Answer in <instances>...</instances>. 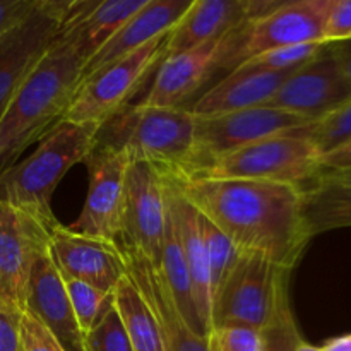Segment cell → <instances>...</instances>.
Wrapping results in <instances>:
<instances>
[{
  "instance_id": "obj_1",
  "label": "cell",
  "mask_w": 351,
  "mask_h": 351,
  "mask_svg": "<svg viewBox=\"0 0 351 351\" xmlns=\"http://www.w3.org/2000/svg\"><path fill=\"white\" fill-rule=\"evenodd\" d=\"M165 173L173 178L185 199L240 250L261 252L274 264L291 271L312 240L302 215L304 191L300 187Z\"/></svg>"
},
{
  "instance_id": "obj_2",
  "label": "cell",
  "mask_w": 351,
  "mask_h": 351,
  "mask_svg": "<svg viewBox=\"0 0 351 351\" xmlns=\"http://www.w3.org/2000/svg\"><path fill=\"white\" fill-rule=\"evenodd\" d=\"M86 60L58 33L0 117V171L16 165L64 120L82 79Z\"/></svg>"
},
{
  "instance_id": "obj_3",
  "label": "cell",
  "mask_w": 351,
  "mask_h": 351,
  "mask_svg": "<svg viewBox=\"0 0 351 351\" xmlns=\"http://www.w3.org/2000/svg\"><path fill=\"white\" fill-rule=\"evenodd\" d=\"M194 127L195 115L184 106L130 103L96 130L93 149L122 153L129 163L144 161L163 171H178L191 158Z\"/></svg>"
},
{
  "instance_id": "obj_4",
  "label": "cell",
  "mask_w": 351,
  "mask_h": 351,
  "mask_svg": "<svg viewBox=\"0 0 351 351\" xmlns=\"http://www.w3.org/2000/svg\"><path fill=\"white\" fill-rule=\"evenodd\" d=\"M96 127L62 120L43 139L36 151L0 171V202L43 219L57 223L50 199L74 165L81 163L95 146Z\"/></svg>"
},
{
  "instance_id": "obj_5",
  "label": "cell",
  "mask_w": 351,
  "mask_h": 351,
  "mask_svg": "<svg viewBox=\"0 0 351 351\" xmlns=\"http://www.w3.org/2000/svg\"><path fill=\"white\" fill-rule=\"evenodd\" d=\"M321 158L315 144L298 127L264 137L257 143L216 158L195 173L180 177L240 178L305 189L322 175Z\"/></svg>"
},
{
  "instance_id": "obj_6",
  "label": "cell",
  "mask_w": 351,
  "mask_h": 351,
  "mask_svg": "<svg viewBox=\"0 0 351 351\" xmlns=\"http://www.w3.org/2000/svg\"><path fill=\"white\" fill-rule=\"evenodd\" d=\"M290 271L267 256L242 250L235 266L213 295L211 326H247L263 331L276 319L288 297Z\"/></svg>"
},
{
  "instance_id": "obj_7",
  "label": "cell",
  "mask_w": 351,
  "mask_h": 351,
  "mask_svg": "<svg viewBox=\"0 0 351 351\" xmlns=\"http://www.w3.org/2000/svg\"><path fill=\"white\" fill-rule=\"evenodd\" d=\"M331 0H291L276 10L247 21L221 38L216 72L230 74L249 58L295 45L324 43V23Z\"/></svg>"
},
{
  "instance_id": "obj_8",
  "label": "cell",
  "mask_w": 351,
  "mask_h": 351,
  "mask_svg": "<svg viewBox=\"0 0 351 351\" xmlns=\"http://www.w3.org/2000/svg\"><path fill=\"white\" fill-rule=\"evenodd\" d=\"M167 41L168 33L161 34L139 50L82 77L64 120L99 129L106 120L130 105V99L143 88L147 75L154 67H160L167 55Z\"/></svg>"
},
{
  "instance_id": "obj_9",
  "label": "cell",
  "mask_w": 351,
  "mask_h": 351,
  "mask_svg": "<svg viewBox=\"0 0 351 351\" xmlns=\"http://www.w3.org/2000/svg\"><path fill=\"white\" fill-rule=\"evenodd\" d=\"M307 123L308 120L304 117L267 105L219 115L195 117L191 158L182 170L171 173L192 175L208 167L216 158Z\"/></svg>"
},
{
  "instance_id": "obj_10",
  "label": "cell",
  "mask_w": 351,
  "mask_h": 351,
  "mask_svg": "<svg viewBox=\"0 0 351 351\" xmlns=\"http://www.w3.org/2000/svg\"><path fill=\"white\" fill-rule=\"evenodd\" d=\"M168 225L163 173L144 161L129 163L125 171L122 228L119 247L139 254L153 267H160Z\"/></svg>"
},
{
  "instance_id": "obj_11",
  "label": "cell",
  "mask_w": 351,
  "mask_h": 351,
  "mask_svg": "<svg viewBox=\"0 0 351 351\" xmlns=\"http://www.w3.org/2000/svg\"><path fill=\"white\" fill-rule=\"evenodd\" d=\"M69 2L38 0L26 17L0 36V117L60 33Z\"/></svg>"
},
{
  "instance_id": "obj_12",
  "label": "cell",
  "mask_w": 351,
  "mask_h": 351,
  "mask_svg": "<svg viewBox=\"0 0 351 351\" xmlns=\"http://www.w3.org/2000/svg\"><path fill=\"white\" fill-rule=\"evenodd\" d=\"M48 252L64 281H82L113 293L127 276V261L119 243L82 235L60 223L50 228Z\"/></svg>"
},
{
  "instance_id": "obj_13",
  "label": "cell",
  "mask_w": 351,
  "mask_h": 351,
  "mask_svg": "<svg viewBox=\"0 0 351 351\" xmlns=\"http://www.w3.org/2000/svg\"><path fill=\"white\" fill-rule=\"evenodd\" d=\"M53 225L0 202V302L24 312L31 267L48 250Z\"/></svg>"
},
{
  "instance_id": "obj_14",
  "label": "cell",
  "mask_w": 351,
  "mask_h": 351,
  "mask_svg": "<svg viewBox=\"0 0 351 351\" xmlns=\"http://www.w3.org/2000/svg\"><path fill=\"white\" fill-rule=\"evenodd\" d=\"M84 161L89 175L88 197L79 218L69 228L82 235L119 242L129 160L122 153L93 149Z\"/></svg>"
},
{
  "instance_id": "obj_15",
  "label": "cell",
  "mask_w": 351,
  "mask_h": 351,
  "mask_svg": "<svg viewBox=\"0 0 351 351\" xmlns=\"http://www.w3.org/2000/svg\"><path fill=\"white\" fill-rule=\"evenodd\" d=\"M350 99L351 89L326 45L317 57L298 67L285 81L267 106L295 113L308 122H314L335 112Z\"/></svg>"
},
{
  "instance_id": "obj_16",
  "label": "cell",
  "mask_w": 351,
  "mask_h": 351,
  "mask_svg": "<svg viewBox=\"0 0 351 351\" xmlns=\"http://www.w3.org/2000/svg\"><path fill=\"white\" fill-rule=\"evenodd\" d=\"M281 3L276 0H192L187 12L168 33L165 57L221 40L235 27L273 12Z\"/></svg>"
},
{
  "instance_id": "obj_17",
  "label": "cell",
  "mask_w": 351,
  "mask_h": 351,
  "mask_svg": "<svg viewBox=\"0 0 351 351\" xmlns=\"http://www.w3.org/2000/svg\"><path fill=\"white\" fill-rule=\"evenodd\" d=\"M24 312L41 322L65 351H84V332L75 321L65 281L48 250L36 257L24 295Z\"/></svg>"
},
{
  "instance_id": "obj_18",
  "label": "cell",
  "mask_w": 351,
  "mask_h": 351,
  "mask_svg": "<svg viewBox=\"0 0 351 351\" xmlns=\"http://www.w3.org/2000/svg\"><path fill=\"white\" fill-rule=\"evenodd\" d=\"M219 41L195 47L192 50L168 55L160 64L151 89L141 105L160 108H182L199 89L216 74V53Z\"/></svg>"
},
{
  "instance_id": "obj_19",
  "label": "cell",
  "mask_w": 351,
  "mask_h": 351,
  "mask_svg": "<svg viewBox=\"0 0 351 351\" xmlns=\"http://www.w3.org/2000/svg\"><path fill=\"white\" fill-rule=\"evenodd\" d=\"M161 173H163L165 192H167L168 215H170V221L173 225L178 243H180L185 264H187L199 315H201V321L204 322L209 335H211V267H209L208 252H206L204 242H202L201 232H199V213L185 199L173 178L165 171H161Z\"/></svg>"
},
{
  "instance_id": "obj_20",
  "label": "cell",
  "mask_w": 351,
  "mask_h": 351,
  "mask_svg": "<svg viewBox=\"0 0 351 351\" xmlns=\"http://www.w3.org/2000/svg\"><path fill=\"white\" fill-rule=\"evenodd\" d=\"M147 0H75L69 2L60 24V34L72 41L86 62L98 53L106 41L139 12Z\"/></svg>"
},
{
  "instance_id": "obj_21",
  "label": "cell",
  "mask_w": 351,
  "mask_h": 351,
  "mask_svg": "<svg viewBox=\"0 0 351 351\" xmlns=\"http://www.w3.org/2000/svg\"><path fill=\"white\" fill-rule=\"evenodd\" d=\"M191 3L192 0H147L146 5L134 14L106 41L105 47L86 62L82 77L139 50L154 38L170 33L171 27L187 12Z\"/></svg>"
},
{
  "instance_id": "obj_22",
  "label": "cell",
  "mask_w": 351,
  "mask_h": 351,
  "mask_svg": "<svg viewBox=\"0 0 351 351\" xmlns=\"http://www.w3.org/2000/svg\"><path fill=\"white\" fill-rule=\"evenodd\" d=\"M293 72H269L239 65L218 84L209 88L189 110L195 117H209L264 106Z\"/></svg>"
},
{
  "instance_id": "obj_23",
  "label": "cell",
  "mask_w": 351,
  "mask_h": 351,
  "mask_svg": "<svg viewBox=\"0 0 351 351\" xmlns=\"http://www.w3.org/2000/svg\"><path fill=\"white\" fill-rule=\"evenodd\" d=\"M122 252L127 261V274L144 295L160 322L165 351H211L209 339L192 332L189 326L182 321L173 300L161 280L160 271L151 266L149 261L144 259L139 254L123 249Z\"/></svg>"
},
{
  "instance_id": "obj_24",
  "label": "cell",
  "mask_w": 351,
  "mask_h": 351,
  "mask_svg": "<svg viewBox=\"0 0 351 351\" xmlns=\"http://www.w3.org/2000/svg\"><path fill=\"white\" fill-rule=\"evenodd\" d=\"M302 215L308 235L351 226V184L335 175L322 173L314 184L302 189Z\"/></svg>"
},
{
  "instance_id": "obj_25",
  "label": "cell",
  "mask_w": 351,
  "mask_h": 351,
  "mask_svg": "<svg viewBox=\"0 0 351 351\" xmlns=\"http://www.w3.org/2000/svg\"><path fill=\"white\" fill-rule=\"evenodd\" d=\"M113 307L134 351H165L160 322L129 274L113 290Z\"/></svg>"
},
{
  "instance_id": "obj_26",
  "label": "cell",
  "mask_w": 351,
  "mask_h": 351,
  "mask_svg": "<svg viewBox=\"0 0 351 351\" xmlns=\"http://www.w3.org/2000/svg\"><path fill=\"white\" fill-rule=\"evenodd\" d=\"M199 232L208 252L209 267H211V290L215 295L232 267L235 266L242 250L201 213H199Z\"/></svg>"
},
{
  "instance_id": "obj_27",
  "label": "cell",
  "mask_w": 351,
  "mask_h": 351,
  "mask_svg": "<svg viewBox=\"0 0 351 351\" xmlns=\"http://www.w3.org/2000/svg\"><path fill=\"white\" fill-rule=\"evenodd\" d=\"M302 132L315 144L321 156L332 153L351 139V99L322 119L300 127Z\"/></svg>"
},
{
  "instance_id": "obj_28",
  "label": "cell",
  "mask_w": 351,
  "mask_h": 351,
  "mask_svg": "<svg viewBox=\"0 0 351 351\" xmlns=\"http://www.w3.org/2000/svg\"><path fill=\"white\" fill-rule=\"evenodd\" d=\"M65 288H67L75 321L86 335L91 331L106 307L112 304L113 293H106L82 281H65Z\"/></svg>"
},
{
  "instance_id": "obj_29",
  "label": "cell",
  "mask_w": 351,
  "mask_h": 351,
  "mask_svg": "<svg viewBox=\"0 0 351 351\" xmlns=\"http://www.w3.org/2000/svg\"><path fill=\"white\" fill-rule=\"evenodd\" d=\"M326 45L311 43V45H295V47H283L276 50L266 51L257 57L249 58L242 65L252 69H261V71L269 72H288L297 71L298 67L311 62L312 58L317 57Z\"/></svg>"
},
{
  "instance_id": "obj_30",
  "label": "cell",
  "mask_w": 351,
  "mask_h": 351,
  "mask_svg": "<svg viewBox=\"0 0 351 351\" xmlns=\"http://www.w3.org/2000/svg\"><path fill=\"white\" fill-rule=\"evenodd\" d=\"M84 351H134L113 307V298L91 331L84 335Z\"/></svg>"
},
{
  "instance_id": "obj_31",
  "label": "cell",
  "mask_w": 351,
  "mask_h": 351,
  "mask_svg": "<svg viewBox=\"0 0 351 351\" xmlns=\"http://www.w3.org/2000/svg\"><path fill=\"white\" fill-rule=\"evenodd\" d=\"M261 335H263V351H297L304 339L298 331L290 302L281 307L276 319L266 326Z\"/></svg>"
},
{
  "instance_id": "obj_32",
  "label": "cell",
  "mask_w": 351,
  "mask_h": 351,
  "mask_svg": "<svg viewBox=\"0 0 351 351\" xmlns=\"http://www.w3.org/2000/svg\"><path fill=\"white\" fill-rule=\"evenodd\" d=\"M211 351H263V335L247 326H221L209 335Z\"/></svg>"
},
{
  "instance_id": "obj_33",
  "label": "cell",
  "mask_w": 351,
  "mask_h": 351,
  "mask_svg": "<svg viewBox=\"0 0 351 351\" xmlns=\"http://www.w3.org/2000/svg\"><path fill=\"white\" fill-rule=\"evenodd\" d=\"M351 40V0H331L324 23V43Z\"/></svg>"
},
{
  "instance_id": "obj_34",
  "label": "cell",
  "mask_w": 351,
  "mask_h": 351,
  "mask_svg": "<svg viewBox=\"0 0 351 351\" xmlns=\"http://www.w3.org/2000/svg\"><path fill=\"white\" fill-rule=\"evenodd\" d=\"M21 335H23L24 351H65L58 339L38 319L26 312H23Z\"/></svg>"
},
{
  "instance_id": "obj_35",
  "label": "cell",
  "mask_w": 351,
  "mask_h": 351,
  "mask_svg": "<svg viewBox=\"0 0 351 351\" xmlns=\"http://www.w3.org/2000/svg\"><path fill=\"white\" fill-rule=\"evenodd\" d=\"M21 321V308L0 302V351H24Z\"/></svg>"
},
{
  "instance_id": "obj_36",
  "label": "cell",
  "mask_w": 351,
  "mask_h": 351,
  "mask_svg": "<svg viewBox=\"0 0 351 351\" xmlns=\"http://www.w3.org/2000/svg\"><path fill=\"white\" fill-rule=\"evenodd\" d=\"M38 0H0V36L26 17L36 7Z\"/></svg>"
},
{
  "instance_id": "obj_37",
  "label": "cell",
  "mask_w": 351,
  "mask_h": 351,
  "mask_svg": "<svg viewBox=\"0 0 351 351\" xmlns=\"http://www.w3.org/2000/svg\"><path fill=\"white\" fill-rule=\"evenodd\" d=\"M351 167V139L346 141L343 146L335 149L332 153L321 158L322 173H335V171L346 170Z\"/></svg>"
},
{
  "instance_id": "obj_38",
  "label": "cell",
  "mask_w": 351,
  "mask_h": 351,
  "mask_svg": "<svg viewBox=\"0 0 351 351\" xmlns=\"http://www.w3.org/2000/svg\"><path fill=\"white\" fill-rule=\"evenodd\" d=\"M328 50L332 55V58H335L343 79H345V82L351 89V40L329 43Z\"/></svg>"
},
{
  "instance_id": "obj_39",
  "label": "cell",
  "mask_w": 351,
  "mask_h": 351,
  "mask_svg": "<svg viewBox=\"0 0 351 351\" xmlns=\"http://www.w3.org/2000/svg\"><path fill=\"white\" fill-rule=\"evenodd\" d=\"M322 351H351V332L345 336H338L329 341H326L324 346H321Z\"/></svg>"
},
{
  "instance_id": "obj_40",
  "label": "cell",
  "mask_w": 351,
  "mask_h": 351,
  "mask_svg": "<svg viewBox=\"0 0 351 351\" xmlns=\"http://www.w3.org/2000/svg\"><path fill=\"white\" fill-rule=\"evenodd\" d=\"M329 175H335V177L341 178V180L345 182H350L351 184V167L346 168V170H341V171H335V173H329Z\"/></svg>"
},
{
  "instance_id": "obj_41",
  "label": "cell",
  "mask_w": 351,
  "mask_h": 351,
  "mask_svg": "<svg viewBox=\"0 0 351 351\" xmlns=\"http://www.w3.org/2000/svg\"><path fill=\"white\" fill-rule=\"evenodd\" d=\"M297 351H322V348H319V346H312V345H308V343L302 341L300 345H298Z\"/></svg>"
}]
</instances>
